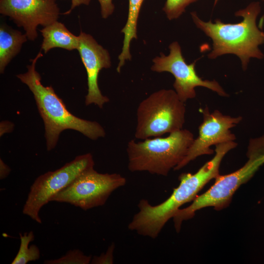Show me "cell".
Segmentation results:
<instances>
[{"label":"cell","instance_id":"obj_1","mask_svg":"<svg viewBox=\"0 0 264 264\" xmlns=\"http://www.w3.org/2000/svg\"><path fill=\"white\" fill-rule=\"evenodd\" d=\"M237 145L235 141L216 145L214 157L196 173L181 174L178 178L179 185L163 202L152 205L147 199H141L138 204L139 211L129 224L128 229L152 239L157 237L165 224L180 207L193 201L208 182L220 175L223 157Z\"/></svg>","mask_w":264,"mask_h":264},{"label":"cell","instance_id":"obj_2","mask_svg":"<svg viewBox=\"0 0 264 264\" xmlns=\"http://www.w3.org/2000/svg\"><path fill=\"white\" fill-rule=\"evenodd\" d=\"M261 12L259 2H253L246 8L236 12L242 18L237 23H225L217 19L215 23L200 19L195 12L191 13L196 26L213 41V48L208 54L210 59L225 54H233L241 60L243 70H246L251 58L263 59L259 46L264 44V32L256 23Z\"/></svg>","mask_w":264,"mask_h":264},{"label":"cell","instance_id":"obj_3","mask_svg":"<svg viewBox=\"0 0 264 264\" xmlns=\"http://www.w3.org/2000/svg\"><path fill=\"white\" fill-rule=\"evenodd\" d=\"M42 56L43 54L39 52L31 60V64L27 66V71L17 76L28 86L34 95L44 122L47 151L55 147L61 133L66 130L78 131L91 140L105 137V131L99 123L83 119L72 114L51 86L43 85L41 77L35 69L36 62Z\"/></svg>","mask_w":264,"mask_h":264},{"label":"cell","instance_id":"obj_4","mask_svg":"<svg viewBox=\"0 0 264 264\" xmlns=\"http://www.w3.org/2000/svg\"><path fill=\"white\" fill-rule=\"evenodd\" d=\"M246 156L248 160L243 166L230 174L218 176L209 189L176 212L173 219L177 232L182 222L192 218L198 210L208 207L220 210L229 205L235 192L264 164V135L249 140Z\"/></svg>","mask_w":264,"mask_h":264},{"label":"cell","instance_id":"obj_5","mask_svg":"<svg viewBox=\"0 0 264 264\" xmlns=\"http://www.w3.org/2000/svg\"><path fill=\"white\" fill-rule=\"evenodd\" d=\"M194 139L193 133L183 129L165 137L132 139L127 147L128 169L167 176L184 159Z\"/></svg>","mask_w":264,"mask_h":264},{"label":"cell","instance_id":"obj_6","mask_svg":"<svg viewBox=\"0 0 264 264\" xmlns=\"http://www.w3.org/2000/svg\"><path fill=\"white\" fill-rule=\"evenodd\" d=\"M185 112L184 103L175 90L155 91L138 105L134 136L144 140L180 130L185 122Z\"/></svg>","mask_w":264,"mask_h":264},{"label":"cell","instance_id":"obj_7","mask_svg":"<svg viewBox=\"0 0 264 264\" xmlns=\"http://www.w3.org/2000/svg\"><path fill=\"white\" fill-rule=\"evenodd\" d=\"M94 162L90 153L76 156L62 167L39 176L31 186L22 209L24 215L42 223L41 208L56 194L69 185L85 171L93 168Z\"/></svg>","mask_w":264,"mask_h":264},{"label":"cell","instance_id":"obj_8","mask_svg":"<svg viewBox=\"0 0 264 264\" xmlns=\"http://www.w3.org/2000/svg\"><path fill=\"white\" fill-rule=\"evenodd\" d=\"M126 183V178L119 174H101L93 168L54 196L50 201L68 203L86 211L104 205L112 193Z\"/></svg>","mask_w":264,"mask_h":264},{"label":"cell","instance_id":"obj_9","mask_svg":"<svg viewBox=\"0 0 264 264\" xmlns=\"http://www.w3.org/2000/svg\"><path fill=\"white\" fill-rule=\"evenodd\" d=\"M170 53L165 56L160 53V57L154 58L151 70L157 72H168L175 77L173 84L175 90L183 102L196 97L195 88H206L220 96L227 97L228 94L218 82L215 80H203L196 71V62L188 64L183 58L181 47L177 42L169 45Z\"/></svg>","mask_w":264,"mask_h":264},{"label":"cell","instance_id":"obj_10","mask_svg":"<svg viewBox=\"0 0 264 264\" xmlns=\"http://www.w3.org/2000/svg\"><path fill=\"white\" fill-rule=\"evenodd\" d=\"M202 123L198 127V135L194 139L184 159L174 168L179 170L198 157L214 153L213 145L234 141L236 136L230 129L240 123L242 117L222 114L219 110L210 112L207 106L202 109Z\"/></svg>","mask_w":264,"mask_h":264},{"label":"cell","instance_id":"obj_11","mask_svg":"<svg viewBox=\"0 0 264 264\" xmlns=\"http://www.w3.org/2000/svg\"><path fill=\"white\" fill-rule=\"evenodd\" d=\"M0 13L23 27L27 38L34 41L38 36L37 27L57 21L60 9L56 0H0Z\"/></svg>","mask_w":264,"mask_h":264},{"label":"cell","instance_id":"obj_12","mask_svg":"<svg viewBox=\"0 0 264 264\" xmlns=\"http://www.w3.org/2000/svg\"><path fill=\"white\" fill-rule=\"evenodd\" d=\"M78 36L77 50L88 76V89L85 104L88 106L94 104L102 109L110 100L102 94L98 86V77L101 69L110 67V55L108 51L98 44L90 35L81 31Z\"/></svg>","mask_w":264,"mask_h":264},{"label":"cell","instance_id":"obj_13","mask_svg":"<svg viewBox=\"0 0 264 264\" xmlns=\"http://www.w3.org/2000/svg\"><path fill=\"white\" fill-rule=\"evenodd\" d=\"M40 32L43 36L41 49L45 53L55 47L68 50L78 48V36H75L57 21L45 26Z\"/></svg>","mask_w":264,"mask_h":264},{"label":"cell","instance_id":"obj_14","mask_svg":"<svg viewBox=\"0 0 264 264\" xmlns=\"http://www.w3.org/2000/svg\"><path fill=\"white\" fill-rule=\"evenodd\" d=\"M25 34L1 25L0 28V72L20 51L23 43L27 40Z\"/></svg>","mask_w":264,"mask_h":264},{"label":"cell","instance_id":"obj_15","mask_svg":"<svg viewBox=\"0 0 264 264\" xmlns=\"http://www.w3.org/2000/svg\"><path fill=\"white\" fill-rule=\"evenodd\" d=\"M144 0H129L128 19L121 32L124 34L122 49L118 56L119 63L117 71L120 72L121 67L127 60H131L132 55L130 51L131 42L137 39V23L140 8Z\"/></svg>","mask_w":264,"mask_h":264},{"label":"cell","instance_id":"obj_16","mask_svg":"<svg viewBox=\"0 0 264 264\" xmlns=\"http://www.w3.org/2000/svg\"><path fill=\"white\" fill-rule=\"evenodd\" d=\"M20 245L19 251L11 264H26L29 262L35 261L40 258V251L35 244L29 245L33 241L35 235L32 231L20 233Z\"/></svg>","mask_w":264,"mask_h":264},{"label":"cell","instance_id":"obj_17","mask_svg":"<svg viewBox=\"0 0 264 264\" xmlns=\"http://www.w3.org/2000/svg\"><path fill=\"white\" fill-rule=\"evenodd\" d=\"M92 257L88 256L79 249L70 250L61 257L44 261L45 264H88Z\"/></svg>","mask_w":264,"mask_h":264},{"label":"cell","instance_id":"obj_18","mask_svg":"<svg viewBox=\"0 0 264 264\" xmlns=\"http://www.w3.org/2000/svg\"><path fill=\"white\" fill-rule=\"evenodd\" d=\"M198 0H166L163 8L167 18L172 20L176 19L185 11L190 4Z\"/></svg>","mask_w":264,"mask_h":264},{"label":"cell","instance_id":"obj_19","mask_svg":"<svg viewBox=\"0 0 264 264\" xmlns=\"http://www.w3.org/2000/svg\"><path fill=\"white\" fill-rule=\"evenodd\" d=\"M115 248L114 243H112L108 248L105 253L99 256H94L91 258V264H112L113 263V252Z\"/></svg>","mask_w":264,"mask_h":264},{"label":"cell","instance_id":"obj_20","mask_svg":"<svg viewBox=\"0 0 264 264\" xmlns=\"http://www.w3.org/2000/svg\"><path fill=\"white\" fill-rule=\"evenodd\" d=\"M101 8V13L103 18L106 19L111 15L114 9L112 0H98Z\"/></svg>","mask_w":264,"mask_h":264},{"label":"cell","instance_id":"obj_21","mask_svg":"<svg viewBox=\"0 0 264 264\" xmlns=\"http://www.w3.org/2000/svg\"><path fill=\"white\" fill-rule=\"evenodd\" d=\"M10 168L0 159V179L6 178L10 174Z\"/></svg>","mask_w":264,"mask_h":264},{"label":"cell","instance_id":"obj_22","mask_svg":"<svg viewBox=\"0 0 264 264\" xmlns=\"http://www.w3.org/2000/svg\"><path fill=\"white\" fill-rule=\"evenodd\" d=\"M14 128V124L10 122L5 121L0 123V135L5 133L10 132Z\"/></svg>","mask_w":264,"mask_h":264},{"label":"cell","instance_id":"obj_23","mask_svg":"<svg viewBox=\"0 0 264 264\" xmlns=\"http://www.w3.org/2000/svg\"><path fill=\"white\" fill-rule=\"evenodd\" d=\"M91 0H71V5L70 8L64 14H69L72 10L76 7L80 6L82 4L88 5Z\"/></svg>","mask_w":264,"mask_h":264},{"label":"cell","instance_id":"obj_24","mask_svg":"<svg viewBox=\"0 0 264 264\" xmlns=\"http://www.w3.org/2000/svg\"><path fill=\"white\" fill-rule=\"evenodd\" d=\"M218 0H215V3L217 2Z\"/></svg>","mask_w":264,"mask_h":264}]
</instances>
